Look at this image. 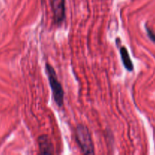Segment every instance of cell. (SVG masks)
Returning a JSON list of instances; mask_svg holds the SVG:
<instances>
[{"instance_id":"obj_4","label":"cell","mask_w":155,"mask_h":155,"mask_svg":"<svg viewBox=\"0 0 155 155\" xmlns=\"http://www.w3.org/2000/svg\"><path fill=\"white\" fill-rule=\"evenodd\" d=\"M39 145V153L44 154H53L54 152V145L50 139L49 136L47 135L39 136L37 139Z\"/></svg>"},{"instance_id":"obj_1","label":"cell","mask_w":155,"mask_h":155,"mask_svg":"<svg viewBox=\"0 0 155 155\" xmlns=\"http://www.w3.org/2000/svg\"><path fill=\"white\" fill-rule=\"evenodd\" d=\"M76 140L82 152L85 154H95V147L89 128L83 124L77 125L75 131Z\"/></svg>"},{"instance_id":"obj_2","label":"cell","mask_w":155,"mask_h":155,"mask_svg":"<svg viewBox=\"0 0 155 155\" xmlns=\"http://www.w3.org/2000/svg\"><path fill=\"white\" fill-rule=\"evenodd\" d=\"M45 71L48 75V82H49V85L52 91L54 101L58 107H61L64 104V95L61 84L58 80L57 74L54 68L50 64L46 63Z\"/></svg>"},{"instance_id":"obj_3","label":"cell","mask_w":155,"mask_h":155,"mask_svg":"<svg viewBox=\"0 0 155 155\" xmlns=\"http://www.w3.org/2000/svg\"><path fill=\"white\" fill-rule=\"evenodd\" d=\"M51 8L54 15V23L59 25L65 19V15H66L65 0H52Z\"/></svg>"},{"instance_id":"obj_6","label":"cell","mask_w":155,"mask_h":155,"mask_svg":"<svg viewBox=\"0 0 155 155\" xmlns=\"http://www.w3.org/2000/svg\"><path fill=\"white\" fill-rule=\"evenodd\" d=\"M146 31H147V33H148V37L151 39V41H153V42H155V33L149 28V27H146Z\"/></svg>"},{"instance_id":"obj_5","label":"cell","mask_w":155,"mask_h":155,"mask_svg":"<svg viewBox=\"0 0 155 155\" xmlns=\"http://www.w3.org/2000/svg\"><path fill=\"white\" fill-rule=\"evenodd\" d=\"M120 53L121 59H122V62L124 64V67L128 71H133V64L132 61L130 56L129 54L128 51H127V48L124 46L120 47Z\"/></svg>"}]
</instances>
